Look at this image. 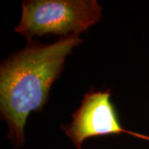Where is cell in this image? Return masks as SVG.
Segmentation results:
<instances>
[{
  "label": "cell",
  "mask_w": 149,
  "mask_h": 149,
  "mask_svg": "<svg viewBox=\"0 0 149 149\" xmlns=\"http://www.w3.org/2000/svg\"><path fill=\"white\" fill-rule=\"evenodd\" d=\"M78 35L62 37L48 45L28 39L26 47L3 61L1 118L8 125V137L15 148L25 143L24 128L29 113L42 109L52 85L64 69L65 59L83 42Z\"/></svg>",
  "instance_id": "6da1fadb"
},
{
  "label": "cell",
  "mask_w": 149,
  "mask_h": 149,
  "mask_svg": "<svg viewBox=\"0 0 149 149\" xmlns=\"http://www.w3.org/2000/svg\"><path fill=\"white\" fill-rule=\"evenodd\" d=\"M102 10L96 0L23 1L21 22L15 31L27 40L47 34H80L100 20Z\"/></svg>",
  "instance_id": "7a4b0ae2"
},
{
  "label": "cell",
  "mask_w": 149,
  "mask_h": 149,
  "mask_svg": "<svg viewBox=\"0 0 149 149\" xmlns=\"http://www.w3.org/2000/svg\"><path fill=\"white\" fill-rule=\"evenodd\" d=\"M110 97V89L96 91L91 88L83 97L80 106L72 113V121L61 125L62 131L72 141L75 149H82L87 139L121 133L149 141V136L123 127Z\"/></svg>",
  "instance_id": "3957f363"
}]
</instances>
